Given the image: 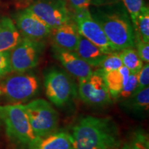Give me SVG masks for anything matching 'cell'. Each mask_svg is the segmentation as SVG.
<instances>
[{"label": "cell", "instance_id": "cell-15", "mask_svg": "<svg viewBox=\"0 0 149 149\" xmlns=\"http://www.w3.org/2000/svg\"><path fill=\"white\" fill-rule=\"evenodd\" d=\"M30 149H72L70 135L66 131L54 133L40 137Z\"/></svg>", "mask_w": 149, "mask_h": 149}, {"label": "cell", "instance_id": "cell-28", "mask_svg": "<svg viewBox=\"0 0 149 149\" xmlns=\"http://www.w3.org/2000/svg\"><path fill=\"white\" fill-rule=\"evenodd\" d=\"M64 1L72 9V12L89 9V6H91V0H65Z\"/></svg>", "mask_w": 149, "mask_h": 149}, {"label": "cell", "instance_id": "cell-5", "mask_svg": "<svg viewBox=\"0 0 149 149\" xmlns=\"http://www.w3.org/2000/svg\"><path fill=\"white\" fill-rule=\"evenodd\" d=\"M24 106L37 137H45L55 131L58 125V115L49 102L44 99H37Z\"/></svg>", "mask_w": 149, "mask_h": 149}, {"label": "cell", "instance_id": "cell-9", "mask_svg": "<svg viewBox=\"0 0 149 149\" xmlns=\"http://www.w3.org/2000/svg\"><path fill=\"white\" fill-rule=\"evenodd\" d=\"M78 93L84 103L94 107L109 104L112 97L104 79L103 71L98 69L93 71L86 79L79 81Z\"/></svg>", "mask_w": 149, "mask_h": 149}, {"label": "cell", "instance_id": "cell-16", "mask_svg": "<svg viewBox=\"0 0 149 149\" xmlns=\"http://www.w3.org/2000/svg\"><path fill=\"white\" fill-rule=\"evenodd\" d=\"M74 52L92 67H99L101 61L107 55L101 48L81 35H79V42Z\"/></svg>", "mask_w": 149, "mask_h": 149}, {"label": "cell", "instance_id": "cell-18", "mask_svg": "<svg viewBox=\"0 0 149 149\" xmlns=\"http://www.w3.org/2000/svg\"><path fill=\"white\" fill-rule=\"evenodd\" d=\"M124 107L134 112H142L148 110L149 88L135 91L124 102Z\"/></svg>", "mask_w": 149, "mask_h": 149}, {"label": "cell", "instance_id": "cell-26", "mask_svg": "<svg viewBox=\"0 0 149 149\" xmlns=\"http://www.w3.org/2000/svg\"><path fill=\"white\" fill-rule=\"evenodd\" d=\"M138 84L135 91H140L148 87L149 85V65L148 63L143 65L141 68L137 72Z\"/></svg>", "mask_w": 149, "mask_h": 149}, {"label": "cell", "instance_id": "cell-21", "mask_svg": "<svg viewBox=\"0 0 149 149\" xmlns=\"http://www.w3.org/2000/svg\"><path fill=\"white\" fill-rule=\"evenodd\" d=\"M120 149H149L148 136L142 130H138Z\"/></svg>", "mask_w": 149, "mask_h": 149}, {"label": "cell", "instance_id": "cell-11", "mask_svg": "<svg viewBox=\"0 0 149 149\" xmlns=\"http://www.w3.org/2000/svg\"><path fill=\"white\" fill-rule=\"evenodd\" d=\"M16 26L23 37L42 41L51 35L52 30L45 22L27 9L15 16Z\"/></svg>", "mask_w": 149, "mask_h": 149}, {"label": "cell", "instance_id": "cell-25", "mask_svg": "<svg viewBox=\"0 0 149 149\" xmlns=\"http://www.w3.org/2000/svg\"><path fill=\"white\" fill-rule=\"evenodd\" d=\"M10 54V51H0V78L12 72Z\"/></svg>", "mask_w": 149, "mask_h": 149}, {"label": "cell", "instance_id": "cell-3", "mask_svg": "<svg viewBox=\"0 0 149 149\" xmlns=\"http://www.w3.org/2000/svg\"><path fill=\"white\" fill-rule=\"evenodd\" d=\"M0 119L7 136L14 142L30 147L39 139L31 127L24 104L0 106Z\"/></svg>", "mask_w": 149, "mask_h": 149}, {"label": "cell", "instance_id": "cell-1", "mask_svg": "<svg viewBox=\"0 0 149 149\" xmlns=\"http://www.w3.org/2000/svg\"><path fill=\"white\" fill-rule=\"evenodd\" d=\"M70 135L72 149H115L120 144L118 128L109 118L83 117Z\"/></svg>", "mask_w": 149, "mask_h": 149}, {"label": "cell", "instance_id": "cell-8", "mask_svg": "<svg viewBox=\"0 0 149 149\" xmlns=\"http://www.w3.org/2000/svg\"><path fill=\"white\" fill-rule=\"evenodd\" d=\"M44 50L41 41L22 37L20 42L10 51L12 72H27L37 66Z\"/></svg>", "mask_w": 149, "mask_h": 149}, {"label": "cell", "instance_id": "cell-29", "mask_svg": "<svg viewBox=\"0 0 149 149\" xmlns=\"http://www.w3.org/2000/svg\"><path fill=\"white\" fill-rule=\"evenodd\" d=\"M120 0H91V5L95 6H108L117 3Z\"/></svg>", "mask_w": 149, "mask_h": 149}, {"label": "cell", "instance_id": "cell-4", "mask_svg": "<svg viewBox=\"0 0 149 149\" xmlns=\"http://www.w3.org/2000/svg\"><path fill=\"white\" fill-rule=\"evenodd\" d=\"M0 81V98L11 104H22L32 99L40 88L35 74L24 72L9 73Z\"/></svg>", "mask_w": 149, "mask_h": 149}, {"label": "cell", "instance_id": "cell-19", "mask_svg": "<svg viewBox=\"0 0 149 149\" xmlns=\"http://www.w3.org/2000/svg\"><path fill=\"white\" fill-rule=\"evenodd\" d=\"M135 37L139 38L144 42L149 43V8L144 5L137 16L133 26Z\"/></svg>", "mask_w": 149, "mask_h": 149}, {"label": "cell", "instance_id": "cell-20", "mask_svg": "<svg viewBox=\"0 0 149 149\" xmlns=\"http://www.w3.org/2000/svg\"><path fill=\"white\" fill-rule=\"evenodd\" d=\"M123 66H126L130 72H137L144 65V61L141 60L134 48H128L121 51L120 53Z\"/></svg>", "mask_w": 149, "mask_h": 149}, {"label": "cell", "instance_id": "cell-24", "mask_svg": "<svg viewBox=\"0 0 149 149\" xmlns=\"http://www.w3.org/2000/svg\"><path fill=\"white\" fill-rule=\"evenodd\" d=\"M137 84L138 81H137V72H130L127 82L124 86L117 98L126 100L129 97L135 92L137 87Z\"/></svg>", "mask_w": 149, "mask_h": 149}, {"label": "cell", "instance_id": "cell-6", "mask_svg": "<svg viewBox=\"0 0 149 149\" xmlns=\"http://www.w3.org/2000/svg\"><path fill=\"white\" fill-rule=\"evenodd\" d=\"M46 95L52 103L62 107L76 95V87L69 74L64 70L53 68L44 76Z\"/></svg>", "mask_w": 149, "mask_h": 149}, {"label": "cell", "instance_id": "cell-7", "mask_svg": "<svg viewBox=\"0 0 149 149\" xmlns=\"http://www.w3.org/2000/svg\"><path fill=\"white\" fill-rule=\"evenodd\" d=\"M26 9L45 22L52 30L72 20V12L63 0H36Z\"/></svg>", "mask_w": 149, "mask_h": 149}, {"label": "cell", "instance_id": "cell-2", "mask_svg": "<svg viewBox=\"0 0 149 149\" xmlns=\"http://www.w3.org/2000/svg\"><path fill=\"white\" fill-rule=\"evenodd\" d=\"M92 16L101 26L114 51L135 47V32L126 12L98 11Z\"/></svg>", "mask_w": 149, "mask_h": 149}, {"label": "cell", "instance_id": "cell-17", "mask_svg": "<svg viewBox=\"0 0 149 149\" xmlns=\"http://www.w3.org/2000/svg\"><path fill=\"white\" fill-rule=\"evenodd\" d=\"M130 73V70L124 66L118 70L109 72L103 71L104 81L112 98L118 97L123 87L127 82Z\"/></svg>", "mask_w": 149, "mask_h": 149}, {"label": "cell", "instance_id": "cell-12", "mask_svg": "<svg viewBox=\"0 0 149 149\" xmlns=\"http://www.w3.org/2000/svg\"><path fill=\"white\" fill-rule=\"evenodd\" d=\"M54 55L74 77L80 81L88 78L93 72V67L84 61L75 52L61 49L54 46Z\"/></svg>", "mask_w": 149, "mask_h": 149}, {"label": "cell", "instance_id": "cell-22", "mask_svg": "<svg viewBox=\"0 0 149 149\" xmlns=\"http://www.w3.org/2000/svg\"><path fill=\"white\" fill-rule=\"evenodd\" d=\"M122 66H123V64L119 52H113L107 54L99 66L100 69H102L104 72L118 70Z\"/></svg>", "mask_w": 149, "mask_h": 149}, {"label": "cell", "instance_id": "cell-27", "mask_svg": "<svg viewBox=\"0 0 149 149\" xmlns=\"http://www.w3.org/2000/svg\"><path fill=\"white\" fill-rule=\"evenodd\" d=\"M136 46V51L144 62H149V43L144 42L139 38L135 37V47Z\"/></svg>", "mask_w": 149, "mask_h": 149}, {"label": "cell", "instance_id": "cell-14", "mask_svg": "<svg viewBox=\"0 0 149 149\" xmlns=\"http://www.w3.org/2000/svg\"><path fill=\"white\" fill-rule=\"evenodd\" d=\"M22 37L10 17H3L0 19V51H10L20 42Z\"/></svg>", "mask_w": 149, "mask_h": 149}, {"label": "cell", "instance_id": "cell-13", "mask_svg": "<svg viewBox=\"0 0 149 149\" xmlns=\"http://www.w3.org/2000/svg\"><path fill=\"white\" fill-rule=\"evenodd\" d=\"M54 45L61 49L75 51L79 39V33L73 20L52 31Z\"/></svg>", "mask_w": 149, "mask_h": 149}, {"label": "cell", "instance_id": "cell-10", "mask_svg": "<svg viewBox=\"0 0 149 149\" xmlns=\"http://www.w3.org/2000/svg\"><path fill=\"white\" fill-rule=\"evenodd\" d=\"M72 20L79 34L97 46L106 54L115 52L101 26L93 17L89 9L72 12Z\"/></svg>", "mask_w": 149, "mask_h": 149}, {"label": "cell", "instance_id": "cell-23", "mask_svg": "<svg viewBox=\"0 0 149 149\" xmlns=\"http://www.w3.org/2000/svg\"><path fill=\"white\" fill-rule=\"evenodd\" d=\"M129 14L133 26L135 25L137 16L144 6V0H122Z\"/></svg>", "mask_w": 149, "mask_h": 149}]
</instances>
